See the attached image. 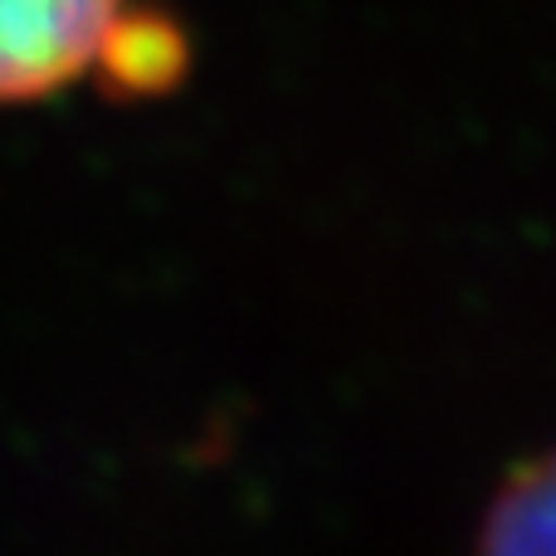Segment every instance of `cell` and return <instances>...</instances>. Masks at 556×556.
<instances>
[{
	"instance_id": "1",
	"label": "cell",
	"mask_w": 556,
	"mask_h": 556,
	"mask_svg": "<svg viewBox=\"0 0 556 556\" xmlns=\"http://www.w3.org/2000/svg\"><path fill=\"white\" fill-rule=\"evenodd\" d=\"M127 0H0V103H35L93 74Z\"/></svg>"
},
{
	"instance_id": "2",
	"label": "cell",
	"mask_w": 556,
	"mask_h": 556,
	"mask_svg": "<svg viewBox=\"0 0 556 556\" xmlns=\"http://www.w3.org/2000/svg\"><path fill=\"white\" fill-rule=\"evenodd\" d=\"M473 556H556V444L522 459L483 508Z\"/></svg>"
},
{
	"instance_id": "3",
	"label": "cell",
	"mask_w": 556,
	"mask_h": 556,
	"mask_svg": "<svg viewBox=\"0 0 556 556\" xmlns=\"http://www.w3.org/2000/svg\"><path fill=\"white\" fill-rule=\"evenodd\" d=\"M186 64H191V39L172 15L123 10L93 74L123 98H156L181 84Z\"/></svg>"
}]
</instances>
